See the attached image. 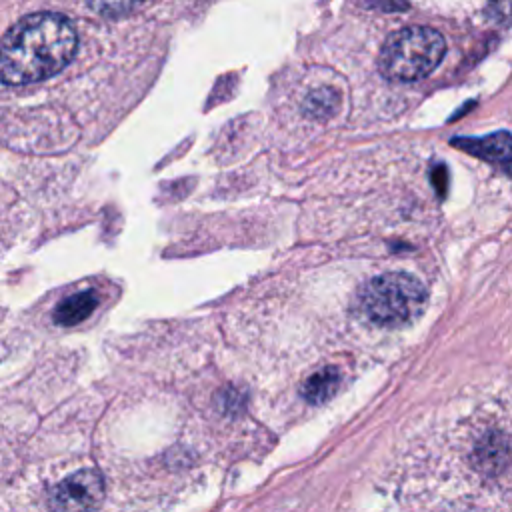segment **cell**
<instances>
[{
	"mask_svg": "<svg viewBox=\"0 0 512 512\" xmlns=\"http://www.w3.org/2000/svg\"><path fill=\"white\" fill-rule=\"evenodd\" d=\"M76 46V30L62 14L24 16L0 40V82L22 86L46 80L74 58Z\"/></svg>",
	"mask_w": 512,
	"mask_h": 512,
	"instance_id": "cell-1",
	"label": "cell"
},
{
	"mask_svg": "<svg viewBox=\"0 0 512 512\" xmlns=\"http://www.w3.org/2000/svg\"><path fill=\"white\" fill-rule=\"evenodd\" d=\"M98 306V296L92 290L78 292L62 300L54 310V322L60 326H74L86 320Z\"/></svg>",
	"mask_w": 512,
	"mask_h": 512,
	"instance_id": "cell-5",
	"label": "cell"
},
{
	"mask_svg": "<svg viewBox=\"0 0 512 512\" xmlns=\"http://www.w3.org/2000/svg\"><path fill=\"white\" fill-rule=\"evenodd\" d=\"M340 384V374L336 368H324L318 374L310 376L302 388L304 398L310 404H324L326 400H330L336 392Z\"/></svg>",
	"mask_w": 512,
	"mask_h": 512,
	"instance_id": "cell-7",
	"label": "cell"
},
{
	"mask_svg": "<svg viewBox=\"0 0 512 512\" xmlns=\"http://www.w3.org/2000/svg\"><path fill=\"white\" fill-rule=\"evenodd\" d=\"M428 292L406 272H384L370 278L358 292L360 312L374 324L398 328L412 322L426 306Z\"/></svg>",
	"mask_w": 512,
	"mask_h": 512,
	"instance_id": "cell-2",
	"label": "cell"
},
{
	"mask_svg": "<svg viewBox=\"0 0 512 512\" xmlns=\"http://www.w3.org/2000/svg\"><path fill=\"white\" fill-rule=\"evenodd\" d=\"M104 500V480L96 470H78L50 492L52 512H94Z\"/></svg>",
	"mask_w": 512,
	"mask_h": 512,
	"instance_id": "cell-4",
	"label": "cell"
},
{
	"mask_svg": "<svg viewBox=\"0 0 512 512\" xmlns=\"http://www.w3.org/2000/svg\"><path fill=\"white\" fill-rule=\"evenodd\" d=\"M458 148H464L476 156H482L486 160H496L508 164L510 160V136L508 132H498L490 134L486 138H464V140H454Z\"/></svg>",
	"mask_w": 512,
	"mask_h": 512,
	"instance_id": "cell-6",
	"label": "cell"
},
{
	"mask_svg": "<svg viewBox=\"0 0 512 512\" xmlns=\"http://www.w3.org/2000/svg\"><path fill=\"white\" fill-rule=\"evenodd\" d=\"M88 4L102 16H124L144 4V0H88Z\"/></svg>",
	"mask_w": 512,
	"mask_h": 512,
	"instance_id": "cell-8",
	"label": "cell"
},
{
	"mask_svg": "<svg viewBox=\"0 0 512 512\" xmlns=\"http://www.w3.org/2000/svg\"><path fill=\"white\" fill-rule=\"evenodd\" d=\"M446 42L440 32L428 26H406L384 42L378 56V70L392 82H416L428 76L444 58Z\"/></svg>",
	"mask_w": 512,
	"mask_h": 512,
	"instance_id": "cell-3",
	"label": "cell"
}]
</instances>
